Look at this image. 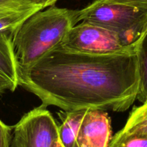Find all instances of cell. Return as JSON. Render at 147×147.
<instances>
[{"instance_id": "cell-6", "label": "cell", "mask_w": 147, "mask_h": 147, "mask_svg": "<svg viewBox=\"0 0 147 147\" xmlns=\"http://www.w3.org/2000/svg\"><path fill=\"white\" fill-rule=\"evenodd\" d=\"M112 138L108 113L103 110H86L76 136L77 147H109Z\"/></svg>"}, {"instance_id": "cell-14", "label": "cell", "mask_w": 147, "mask_h": 147, "mask_svg": "<svg viewBox=\"0 0 147 147\" xmlns=\"http://www.w3.org/2000/svg\"><path fill=\"white\" fill-rule=\"evenodd\" d=\"M17 88V86H16L12 82L0 76V93H4L7 90L13 92Z\"/></svg>"}, {"instance_id": "cell-16", "label": "cell", "mask_w": 147, "mask_h": 147, "mask_svg": "<svg viewBox=\"0 0 147 147\" xmlns=\"http://www.w3.org/2000/svg\"><path fill=\"white\" fill-rule=\"evenodd\" d=\"M30 3H24V4H4L0 3V10L7 9H14V8H20V7H26V6L30 5Z\"/></svg>"}, {"instance_id": "cell-12", "label": "cell", "mask_w": 147, "mask_h": 147, "mask_svg": "<svg viewBox=\"0 0 147 147\" xmlns=\"http://www.w3.org/2000/svg\"><path fill=\"white\" fill-rule=\"evenodd\" d=\"M13 127L0 120V147H11Z\"/></svg>"}, {"instance_id": "cell-4", "label": "cell", "mask_w": 147, "mask_h": 147, "mask_svg": "<svg viewBox=\"0 0 147 147\" xmlns=\"http://www.w3.org/2000/svg\"><path fill=\"white\" fill-rule=\"evenodd\" d=\"M61 47L71 51L92 55L136 53L137 47L122 42L114 32L82 21L68 32Z\"/></svg>"}, {"instance_id": "cell-17", "label": "cell", "mask_w": 147, "mask_h": 147, "mask_svg": "<svg viewBox=\"0 0 147 147\" xmlns=\"http://www.w3.org/2000/svg\"><path fill=\"white\" fill-rule=\"evenodd\" d=\"M0 3H4V4H24V3L30 2H28L26 0H0Z\"/></svg>"}, {"instance_id": "cell-13", "label": "cell", "mask_w": 147, "mask_h": 147, "mask_svg": "<svg viewBox=\"0 0 147 147\" xmlns=\"http://www.w3.org/2000/svg\"><path fill=\"white\" fill-rule=\"evenodd\" d=\"M104 1L111 3L126 4L141 9H147V0H102Z\"/></svg>"}, {"instance_id": "cell-7", "label": "cell", "mask_w": 147, "mask_h": 147, "mask_svg": "<svg viewBox=\"0 0 147 147\" xmlns=\"http://www.w3.org/2000/svg\"><path fill=\"white\" fill-rule=\"evenodd\" d=\"M13 32H0V76L18 86V63L13 45Z\"/></svg>"}, {"instance_id": "cell-8", "label": "cell", "mask_w": 147, "mask_h": 147, "mask_svg": "<svg viewBox=\"0 0 147 147\" xmlns=\"http://www.w3.org/2000/svg\"><path fill=\"white\" fill-rule=\"evenodd\" d=\"M40 10H43V8L35 4L0 10V32H14L29 17Z\"/></svg>"}, {"instance_id": "cell-3", "label": "cell", "mask_w": 147, "mask_h": 147, "mask_svg": "<svg viewBox=\"0 0 147 147\" xmlns=\"http://www.w3.org/2000/svg\"><path fill=\"white\" fill-rule=\"evenodd\" d=\"M77 20L114 32L125 45L138 47L147 31V9L95 0L78 10Z\"/></svg>"}, {"instance_id": "cell-15", "label": "cell", "mask_w": 147, "mask_h": 147, "mask_svg": "<svg viewBox=\"0 0 147 147\" xmlns=\"http://www.w3.org/2000/svg\"><path fill=\"white\" fill-rule=\"evenodd\" d=\"M26 1L35 5L40 6L43 8V9H44L46 7L54 6V4L59 0H26Z\"/></svg>"}, {"instance_id": "cell-2", "label": "cell", "mask_w": 147, "mask_h": 147, "mask_svg": "<svg viewBox=\"0 0 147 147\" xmlns=\"http://www.w3.org/2000/svg\"><path fill=\"white\" fill-rule=\"evenodd\" d=\"M78 10L55 6L29 17L13 32L19 70H27L49 51L61 45L76 24Z\"/></svg>"}, {"instance_id": "cell-11", "label": "cell", "mask_w": 147, "mask_h": 147, "mask_svg": "<svg viewBox=\"0 0 147 147\" xmlns=\"http://www.w3.org/2000/svg\"><path fill=\"white\" fill-rule=\"evenodd\" d=\"M109 147H147V136L116 133L112 136Z\"/></svg>"}, {"instance_id": "cell-1", "label": "cell", "mask_w": 147, "mask_h": 147, "mask_svg": "<svg viewBox=\"0 0 147 147\" xmlns=\"http://www.w3.org/2000/svg\"><path fill=\"white\" fill-rule=\"evenodd\" d=\"M18 72L19 86L35 95L41 106L65 111H125L139 90L136 53L92 55L59 45Z\"/></svg>"}, {"instance_id": "cell-9", "label": "cell", "mask_w": 147, "mask_h": 147, "mask_svg": "<svg viewBox=\"0 0 147 147\" xmlns=\"http://www.w3.org/2000/svg\"><path fill=\"white\" fill-rule=\"evenodd\" d=\"M117 133L147 136V100L133 109L124 127Z\"/></svg>"}, {"instance_id": "cell-10", "label": "cell", "mask_w": 147, "mask_h": 147, "mask_svg": "<svg viewBox=\"0 0 147 147\" xmlns=\"http://www.w3.org/2000/svg\"><path fill=\"white\" fill-rule=\"evenodd\" d=\"M140 86L137 99L141 103L147 100V31L137 47Z\"/></svg>"}, {"instance_id": "cell-5", "label": "cell", "mask_w": 147, "mask_h": 147, "mask_svg": "<svg viewBox=\"0 0 147 147\" xmlns=\"http://www.w3.org/2000/svg\"><path fill=\"white\" fill-rule=\"evenodd\" d=\"M59 139V126L46 107L40 106L21 118L13 127L11 147H51Z\"/></svg>"}, {"instance_id": "cell-18", "label": "cell", "mask_w": 147, "mask_h": 147, "mask_svg": "<svg viewBox=\"0 0 147 147\" xmlns=\"http://www.w3.org/2000/svg\"><path fill=\"white\" fill-rule=\"evenodd\" d=\"M51 147H63V146H62V144H61L60 141L58 139L57 141H56V142L53 144V145H52Z\"/></svg>"}]
</instances>
